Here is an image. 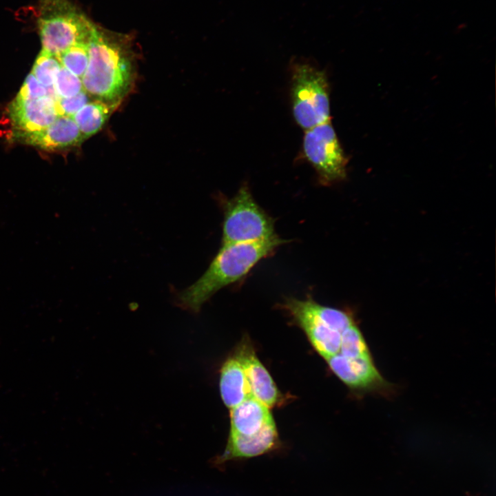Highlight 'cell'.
I'll return each mask as SVG.
<instances>
[{"mask_svg":"<svg viewBox=\"0 0 496 496\" xmlns=\"http://www.w3.org/2000/svg\"><path fill=\"white\" fill-rule=\"evenodd\" d=\"M57 100L50 96L25 99L17 95L7 110L11 137L19 141L25 136L40 132L51 125L59 116Z\"/></svg>","mask_w":496,"mask_h":496,"instance_id":"obj_8","label":"cell"},{"mask_svg":"<svg viewBox=\"0 0 496 496\" xmlns=\"http://www.w3.org/2000/svg\"><path fill=\"white\" fill-rule=\"evenodd\" d=\"M77 125L72 116L60 115L45 129L19 141L47 151L71 148L83 143Z\"/></svg>","mask_w":496,"mask_h":496,"instance_id":"obj_11","label":"cell"},{"mask_svg":"<svg viewBox=\"0 0 496 496\" xmlns=\"http://www.w3.org/2000/svg\"><path fill=\"white\" fill-rule=\"evenodd\" d=\"M291 96L293 117L307 130L331 121L329 91L324 71L298 62L291 67Z\"/></svg>","mask_w":496,"mask_h":496,"instance_id":"obj_4","label":"cell"},{"mask_svg":"<svg viewBox=\"0 0 496 496\" xmlns=\"http://www.w3.org/2000/svg\"><path fill=\"white\" fill-rule=\"evenodd\" d=\"M17 96L25 99H38L50 96L59 99L53 85L51 87L43 86L32 73L25 78Z\"/></svg>","mask_w":496,"mask_h":496,"instance_id":"obj_18","label":"cell"},{"mask_svg":"<svg viewBox=\"0 0 496 496\" xmlns=\"http://www.w3.org/2000/svg\"><path fill=\"white\" fill-rule=\"evenodd\" d=\"M115 110L100 101L92 99L72 117L85 140L100 131Z\"/></svg>","mask_w":496,"mask_h":496,"instance_id":"obj_14","label":"cell"},{"mask_svg":"<svg viewBox=\"0 0 496 496\" xmlns=\"http://www.w3.org/2000/svg\"><path fill=\"white\" fill-rule=\"evenodd\" d=\"M219 386L221 398L229 409L252 396L242 366L234 355L221 366Z\"/></svg>","mask_w":496,"mask_h":496,"instance_id":"obj_13","label":"cell"},{"mask_svg":"<svg viewBox=\"0 0 496 496\" xmlns=\"http://www.w3.org/2000/svg\"><path fill=\"white\" fill-rule=\"evenodd\" d=\"M303 152L324 185L340 182L346 177L347 158L331 121L306 130Z\"/></svg>","mask_w":496,"mask_h":496,"instance_id":"obj_6","label":"cell"},{"mask_svg":"<svg viewBox=\"0 0 496 496\" xmlns=\"http://www.w3.org/2000/svg\"><path fill=\"white\" fill-rule=\"evenodd\" d=\"M280 445L274 422L258 434L242 437L230 435L223 453L214 458L211 463L220 468L229 461L242 460L260 456L277 449Z\"/></svg>","mask_w":496,"mask_h":496,"instance_id":"obj_10","label":"cell"},{"mask_svg":"<svg viewBox=\"0 0 496 496\" xmlns=\"http://www.w3.org/2000/svg\"><path fill=\"white\" fill-rule=\"evenodd\" d=\"M270 409L253 395L230 409V435L253 436L274 422Z\"/></svg>","mask_w":496,"mask_h":496,"instance_id":"obj_12","label":"cell"},{"mask_svg":"<svg viewBox=\"0 0 496 496\" xmlns=\"http://www.w3.org/2000/svg\"><path fill=\"white\" fill-rule=\"evenodd\" d=\"M53 87L59 99L69 98L84 90L81 79L63 65L56 76Z\"/></svg>","mask_w":496,"mask_h":496,"instance_id":"obj_17","label":"cell"},{"mask_svg":"<svg viewBox=\"0 0 496 496\" xmlns=\"http://www.w3.org/2000/svg\"><path fill=\"white\" fill-rule=\"evenodd\" d=\"M61 67L56 56L42 50L34 61L31 73L43 86L51 87Z\"/></svg>","mask_w":496,"mask_h":496,"instance_id":"obj_16","label":"cell"},{"mask_svg":"<svg viewBox=\"0 0 496 496\" xmlns=\"http://www.w3.org/2000/svg\"><path fill=\"white\" fill-rule=\"evenodd\" d=\"M130 34L95 26L88 43L89 61L81 78L92 99L116 110L134 88L138 54Z\"/></svg>","mask_w":496,"mask_h":496,"instance_id":"obj_1","label":"cell"},{"mask_svg":"<svg viewBox=\"0 0 496 496\" xmlns=\"http://www.w3.org/2000/svg\"><path fill=\"white\" fill-rule=\"evenodd\" d=\"M91 100L85 90L69 98H60L56 101L59 114L72 116Z\"/></svg>","mask_w":496,"mask_h":496,"instance_id":"obj_19","label":"cell"},{"mask_svg":"<svg viewBox=\"0 0 496 496\" xmlns=\"http://www.w3.org/2000/svg\"><path fill=\"white\" fill-rule=\"evenodd\" d=\"M39 10L42 50L58 56L74 44L89 42L96 25L69 0H41Z\"/></svg>","mask_w":496,"mask_h":496,"instance_id":"obj_3","label":"cell"},{"mask_svg":"<svg viewBox=\"0 0 496 496\" xmlns=\"http://www.w3.org/2000/svg\"><path fill=\"white\" fill-rule=\"evenodd\" d=\"M221 245L251 242L277 235L274 220L256 203L247 186L223 203Z\"/></svg>","mask_w":496,"mask_h":496,"instance_id":"obj_5","label":"cell"},{"mask_svg":"<svg viewBox=\"0 0 496 496\" xmlns=\"http://www.w3.org/2000/svg\"><path fill=\"white\" fill-rule=\"evenodd\" d=\"M234 355L242 366L251 394L269 409L280 402L282 395L268 371L256 356L245 337L238 344Z\"/></svg>","mask_w":496,"mask_h":496,"instance_id":"obj_9","label":"cell"},{"mask_svg":"<svg viewBox=\"0 0 496 496\" xmlns=\"http://www.w3.org/2000/svg\"><path fill=\"white\" fill-rule=\"evenodd\" d=\"M285 242L276 235L260 241L221 245L204 273L177 293L176 304L191 312H198L218 291L242 279Z\"/></svg>","mask_w":496,"mask_h":496,"instance_id":"obj_2","label":"cell"},{"mask_svg":"<svg viewBox=\"0 0 496 496\" xmlns=\"http://www.w3.org/2000/svg\"><path fill=\"white\" fill-rule=\"evenodd\" d=\"M88 43L83 42L74 44L57 56L65 68L81 79L88 65Z\"/></svg>","mask_w":496,"mask_h":496,"instance_id":"obj_15","label":"cell"},{"mask_svg":"<svg viewBox=\"0 0 496 496\" xmlns=\"http://www.w3.org/2000/svg\"><path fill=\"white\" fill-rule=\"evenodd\" d=\"M311 299L289 298L282 307L304 331L316 351L326 360L339 352L344 331H338L325 323L313 311Z\"/></svg>","mask_w":496,"mask_h":496,"instance_id":"obj_7","label":"cell"}]
</instances>
